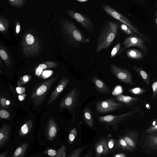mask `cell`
Segmentation results:
<instances>
[{
	"label": "cell",
	"instance_id": "obj_1",
	"mask_svg": "<svg viewBox=\"0 0 157 157\" xmlns=\"http://www.w3.org/2000/svg\"><path fill=\"white\" fill-rule=\"evenodd\" d=\"M118 27V23L109 20L103 22L97 44V53L108 48L112 43L117 36Z\"/></svg>",
	"mask_w": 157,
	"mask_h": 157
},
{
	"label": "cell",
	"instance_id": "obj_2",
	"mask_svg": "<svg viewBox=\"0 0 157 157\" xmlns=\"http://www.w3.org/2000/svg\"><path fill=\"white\" fill-rule=\"evenodd\" d=\"M58 76L56 75L35 86L32 92L31 99L35 105L38 106L43 103L48 91L57 80Z\"/></svg>",
	"mask_w": 157,
	"mask_h": 157
},
{
	"label": "cell",
	"instance_id": "obj_3",
	"mask_svg": "<svg viewBox=\"0 0 157 157\" xmlns=\"http://www.w3.org/2000/svg\"><path fill=\"white\" fill-rule=\"evenodd\" d=\"M102 7L104 10L108 14L127 25L137 35L142 38L144 40L148 43H150V39L141 33L138 28L126 17L107 4H103L102 5Z\"/></svg>",
	"mask_w": 157,
	"mask_h": 157
},
{
	"label": "cell",
	"instance_id": "obj_4",
	"mask_svg": "<svg viewBox=\"0 0 157 157\" xmlns=\"http://www.w3.org/2000/svg\"><path fill=\"white\" fill-rule=\"evenodd\" d=\"M79 96L78 87H74L62 99L60 104L61 108L73 112L78 105Z\"/></svg>",
	"mask_w": 157,
	"mask_h": 157
},
{
	"label": "cell",
	"instance_id": "obj_5",
	"mask_svg": "<svg viewBox=\"0 0 157 157\" xmlns=\"http://www.w3.org/2000/svg\"><path fill=\"white\" fill-rule=\"evenodd\" d=\"M123 48L119 51L121 53L123 49L132 47H136L140 49L145 56L148 53V50L144 40L137 35H131L126 37L123 43Z\"/></svg>",
	"mask_w": 157,
	"mask_h": 157
},
{
	"label": "cell",
	"instance_id": "obj_6",
	"mask_svg": "<svg viewBox=\"0 0 157 157\" xmlns=\"http://www.w3.org/2000/svg\"><path fill=\"white\" fill-rule=\"evenodd\" d=\"M123 105L122 103L116 102L114 99L110 98L97 101L96 110L98 113H105L120 109Z\"/></svg>",
	"mask_w": 157,
	"mask_h": 157
},
{
	"label": "cell",
	"instance_id": "obj_7",
	"mask_svg": "<svg viewBox=\"0 0 157 157\" xmlns=\"http://www.w3.org/2000/svg\"><path fill=\"white\" fill-rule=\"evenodd\" d=\"M111 73L119 80L128 85H135L130 72L126 68L111 64L110 65Z\"/></svg>",
	"mask_w": 157,
	"mask_h": 157
},
{
	"label": "cell",
	"instance_id": "obj_8",
	"mask_svg": "<svg viewBox=\"0 0 157 157\" xmlns=\"http://www.w3.org/2000/svg\"><path fill=\"white\" fill-rule=\"evenodd\" d=\"M67 13L70 17L79 23L86 30L93 32L95 30V26L90 18L80 13L69 10Z\"/></svg>",
	"mask_w": 157,
	"mask_h": 157
},
{
	"label": "cell",
	"instance_id": "obj_9",
	"mask_svg": "<svg viewBox=\"0 0 157 157\" xmlns=\"http://www.w3.org/2000/svg\"><path fill=\"white\" fill-rule=\"evenodd\" d=\"M136 112L135 110H132L118 116L108 115L104 116H98V118L99 121L101 123L108 125H114L128 119Z\"/></svg>",
	"mask_w": 157,
	"mask_h": 157
},
{
	"label": "cell",
	"instance_id": "obj_10",
	"mask_svg": "<svg viewBox=\"0 0 157 157\" xmlns=\"http://www.w3.org/2000/svg\"><path fill=\"white\" fill-rule=\"evenodd\" d=\"M69 79L63 76L51 94L48 101L49 104L55 100L65 88L69 82Z\"/></svg>",
	"mask_w": 157,
	"mask_h": 157
},
{
	"label": "cell",
	"instance_id": "obj_11",
	"mask_svg": "<svg viewBox=\"0 0 157 157\" xmlns=\"http://www.w3.org/2000/svg\"><path fill=\"white\" fill-rule=\"evenodd\" d=\"M57 132V125L52 117L49 119L47 125L46 133L48 139L52 140L56 136Z\"/></svg>",
	"mask_w": 157,
	"mask_h": 157
},
{
	"label": "cell",
	"instance_id": "obj_12",
	"mask_svg": "<svg viewBox=\"0 0 157 157\" xmlns=\"http://www.w3.org/2000/svg\"><path fill=\"white\" fill-rule=\"evenodd\" d=\"M108 142V140L102 139L99 141L96 144L95 148L97 157H99L107 153L109 150Z\"/></svg>",
	"mask_w": 157,
	"mask_h": 157
},
{
	"label": "cell",
	"instance_id": "obj_13",
	"mask_svg": "<svg viewBox=\"0 0 157 157\" xmlns=\"http://www.w3.org/2000/svg\"><path fill=\"white\" fill-rule=\"evenodd\" d=\"M92 81L95 87L99 93L107 94L111 92V90L110 88L102 80L98 79L96 75L93 76Z\"/></svg>",
	"mask_w": 157,
	"mask_h": 157
},
{
	"label": "cell",
	"instance_id": "obj_14",
	"mask_svg": "<svg viewBox=\"0 0 157 157\" xmlns=\"http://www.w3.org/2000/svg\"><path fill=\"white\" fill-rule=\"evenodd\" d=\"M10 127L7 124H4L0 129V148L2 147L7 141L10 133Z\"/></svg>",
	"mask_w": 157,
	"mask_h": 157
},
{
	"label": "cell",
	"instance_id": "obj_15",
	"mask_svg": "<svg viewBox=\"0 0 157 157\" xmlns=\"http://www.w3.org/2000/svg\"><path fill=\"white\" fill-rule=\"evenodd\" d=\"M137 134L135 132L131 131L122 137L127 144L133 149H135L137 140Z\"/></svg>",
	"mask_w": 157,
	"mask_h": 157
},
{
	"label": "cell",
	"instance_id": "obj_16",
	"mask_svg": "<svg viewBox=\"0 0 157 157\" xmlns=\"http://www.w3.org/2000/svg\"><path fill=\"white\" fill-rule=\"evenodd\" d=\"M116 100L123 104L129 105L138 100V98L129 96L118 94L115 96Z\"/></svg>",
	"mask_w": 157,
	"mask_h": 157
},
{
	"label": "cell",
	"instance_id": "obj_17",
	"mask_svg": "<svg viewBox=\"0 0 157 157\" xmlns=\"http://www.w3.org/2000/svg\"><path fill=\"white\" fill-rule=\"evenodd\" d=\"M83 117L86 124L90 127L93 128L94 124L93 117L91 110L89 107H86L84 109Z\"/></svg>",
	"mask_w": 157,
	"mask_h": 157
},
{
	"label": "cell",
	"instance_id": "obj_18",
	"mask_svg": "<svg viewBox=\"0 0 157 157\" xmlns=\"http://www.w3.org/2000/svg\"><path fill=\"white\" fill-rule=\"evenodd\" d=\"M133 68L144 80L146 85H148L150 82V77L147 73L141 67L136 65H135Z\"/></svg>",
	"mask_w": 157,
	"mask_h": 157
},
{
	"label": "cell",
	"instance_id": "obj_19",
	"mask_svg": "<svg viewBox=\"0 0 157 157\" xmlns=\"http://www.w3.org/2000/svg\"><path fill=\"white\" fill-rule=\"evenodd\" d=\"M146 138L147 145L150 148L157 150V134H150Z\"/></svg>",
	"mask_w": 157,
	"mask_h": 157
},
{
	"label": "cell",
	"instance_id": "obj_20",
	"mask_svg": "<svg viewBox=\"0 0 157 157\" xmlns=\"http://www.w3.org/2000/svg\"><path fill=\"white\" fill-rule=\"evenodd\" d=\"M127 56L130 59L140 60L144 57V54L140 51L135 49H129L126 52Z\"/></svg>",
	"mask_w": 157,
	"mask_h": 157
},
{
	"label": "cell",
	"instance_id": "obj_21",
	"mask_svg": "<svg viewBox=\"0 0 157 157\" xmlns=\"http://www.w3.org/2000/svg\"><path fill=\"white\" fill-rule=\"evenodd\" d=\"M66 147L64 145L57 150L51 149L48 151V155L52 157H63L66 150Z\"/></svg>",
	"mask_w": 157,
	"mask_h": 157
},
{
	"label": "cell",
	"instance_id": "obj_22",
	"mask_svg": "<svg viewBox=\"0 0 157 157\" xmlns=\"http://www.w3.org/2000/svg\"><path fill=\"white\" fill-rule=\"evenodd\" d=\"M33 125V121L29 120L24 124L21 127L19 132V135L23 136L28 133L32 129Z\"/></svg>",
	"mask_w": 157,
	"mask_h": 157
},
{
	"label": "cell",
	"instance_id": "obj_23",
	"mask_svg": "<svg viewBox=\"0 0 157 157\" xmlns=\"http://www.w3.org/2000/svg\"><path fill=\"white\" fill-rule=\"evenodd\" d=\"M27 143H24L14 151L12 157H23L28 147Z\"/></svg>",
	"mask_w": 157,
	"mask_h": 157
},
{
	"label": "cell",
	"instance_id": "obj_24",
	"mask_svg": "<svg viewBox=\"0 0 157 157\" xmlns=\"http://www.w3.org/2000/svg\"><path fill=\"white\" fill-rule=\"evenodd\" d=\"M118 144L119 146L124 149L130 151H133V149L127 144L122 137L119 139Z\"/></svg>",
	"mask_w": 157,
	"mask_h": 157
},
{
	"label": "cell",
	"instance_id": "obj_25",
	"mask_svg": "<svg viewBox=\"0 0 157 157\" xmlns=\"http://www.w3.org/2000/svg\"><path fill=\"white\" fill-rule=\"evenodd\" d=\"M120 28L122 31L126 34L130 36L137 35L127 25L122 24L120 25Z\"/></svg>",
	"mask_w": 157,
	"mask_h": 157
},
{
	"label": "cell",
	"instance_id": "obj_26",
	"mask_svg": "<svg viewBox=\"0 0 157 157\" xmlns=\"http://www.w3.org/2000/svg\"><path fill=\"white\" fill-rule=\"evenodd\" d=\"M77 134V130L76 128H74L71 130L68 136L69 142L71 144L74 141Z\"/></svg>",
	"mask_w": 157,
	"mask_h": 157
},
{
	"label": "cell",
	"instance_id": "obj_27",
	"mask_svg": "<svg viewBox=\"0 0 157 157\" xmlns=\"http://www.w3.org/2000/svg\"><path fill=\"white\" fill-rule=\"evenodd\" d=\"M130 92L135 94H141L145 92V89L139 87H136L128 90Z\"/></svg>",
	"mask_w": 157,
	"mask_h": 157
},
{
	"label": "cell",
	"instance_id": "obj_28",
	"mask_svg": "<svg viewBox=\"0 0 157 157\" xmlns=\"http://www.w3.org/2000/svg\"><path fill=\"white\" fill-rule=\"evenodd\" d=\"M121 46V44L118 43L116 44L113 48L110 54V58L114 57L119 52Z\"/></svg>",
	"mask_w": 157,
	"mask_h": 157
},
{
	"label": "cell",
	"instance_id": "obj_29",
	"mask_svg": "<svg viewBox=\"0 0 157 157\" xmlns=\"http://www.w3.org/2000/svg\"><path fill=\"white\" fill-rule=\"evenodd\" d=\"M151 87L152 89V99H154L157 95V80L153 83Z\"/></svg>",
	"mask_w": 157,
	"mask_h": 157
},
{
	"label": "cell",
	"instance_id": "obj_30",
	"mask_svg": "<svg viewBox=\"0 0 157 157\" xmlns=\"http://www.w3.org/2000/svg\"><path fill=\"white\" fill-rule=\"evenodd\" d=\"M145 132L147 133H155L157 132V124L147 128L145 131Z\"/></svg>",
	"mask_w": 157,
	"mask_h": 157
},
{
	"label": "cell",
	"instance_id": "obj_31",
	"mask_svg": "<svg viewBox=\"0 0 157 157\" xmlns=\"http://www.w3.org/2000/svg\"><path fill=\"white\" fill-rule=\"evenodd\" d=\"M82 149L81 147L74 150L68 157H79Z\"/></svg>",
	"mask_w": 157,
	"mask_h": 157
},
{
	"label": "cell",
	"instance_id": "obj_32",
	"mask_svg": "<svg viewBox=\"0 0 157 157\" xmlns=\"http://www.w3.org/2000/svg\"><path fill=\"white\" fill-rule=\"evenodd\" d=\"M10 116L9 112L5 110H1L0 111V117L3 119H7Z\"/></svg>",
	"mask_w": 157,
	"mask_h": 157
},
{
	"label": "cell",
	"instance_id": "obj_33",
	"mask_svg": "<svg viewBox=\"0 0 157 157\" xmlns=\"http://www.w3.org/2000/svg\"><path fill=\"white\" fill-rule=\"evenodd\" d=\"M26 40L28 44H31L34 43V38L31 34H28L26 36Z\"/></svg>",
	"mask_w": 157,
	"mask_h": 157
},
{
	"label": "cell",
	"instance_id": "obj_34",
	"mask_svg": "<svg viewBox=\"0 0 157 157\" xmlns=\"http://www.w3.org/2000/svg\"><path fill=\"white\" fill-rule=\"evenodd\" d=\"M0 55L1 58L3 60H6L8 57L7 54L5 51L1 50L0 51Z\"/></svg>",
	"mask_w": 157,
	"mask_h": 157
},
{
	"label": "cell",
	"instance_id": "obj_35",
	"mask_svg": "<svg viewBox=\"0 0 157 157\" xmlns=\"http://www.w3.org/2000/svg\"><path fill=\"white\" fill-rule=\"evenodd\" d=\"M156 10L154 16L155 25L157 29V2L155 3Z\"/></svg>",
	"mask_w": 157,
	"mask_h": 157
},
{
	"label": "cell",
	"instance_id": "obj_36",
	"mask_svg": "<svg viewBox=\"0 0 157 157\" xmlns=\"http://www.w3.org/2000/svg\"><path fill=\"white\" fill-rule=\"evenodd\" d=\"M29 76L25 75L21 78V81L24 83L28 82L30 80Z\"/></svg>",
	"mask_w": 157,
	"mask_h": 157
},
{
	"label": "cell",
	"instance_id": "obj_37",
	"mask_svg": "<svg viewBox=\"0 0 157 157\" xmlns=\"http://www.w3.org/2000/svg\"><path fill=\"white\" fill-rule=\"evenodd\" d=\"M114 142L113 139L111 138L108 142V145L109 148L111 149L114 145Z\"/></svg>",
	"mask_w": 157,
	"mask_h": 157
},
{
	"label": "cell",
	"instance_id": "obj_38",
	"mask_svg": "<svg viewBox=\"0 0 157 157\" xmlns=\"http://www.w3.org/2000/svg\"><path fill=\"white\" fill-rule=\"evenodd\" d=\"M51 74V71H45L43 73V75L45 76H49Z\"/></svg>",
	"mask_w": 157,
	"mask_h": 157
},
{
	"label": "cell",
	"instance_id": "obj_39",
	"mask_svg": "<svg viewBox=\"0 0 157 157\" xmlns=\"http://www.w3.org/2000/svg\"><path fill=\"white\" fill-rule=\"evenodd\" d=\"M114 157H126V156L124 154L118 153L115 155Z\"/></svg>",
	"mask_w": 157,
	"mask_h": 157
},
{
	"label": "cell",
	"instance_id": "obj_40",
	"mask_svg": "<svg viewBox=\"0 0 157 157\" xmlns=\"http://www.w3.org/2000/svg\"><path fill=\"white\" fill-rule=\"evenodd\" d=\"M8 152L7 151L2 152L0 154V157H7Z\"/></svg>",
	"mask_w": 157,
	"mask_h": 157
},
{
	"label": "cell",
	"instance_id": "obj_41",
	"mask_svg": "<svg viewBox=\"0 0 157 157\" xmlns=\"http://www.w3.org/2000/svg\"><path fill=\"white\" fill-rule=\"evenodd\" d=\"M38 67L41 68L42 70L44 69H46L47 67V65L44 64H40Z\"/></svg>",
	"mask_w": 157,
	"mask_h": 157
},
{
	"label": "cell",
	"instance_id": "obj_42",
	"mask_svg": "<svg viewBox=\"0 0 157 157\" xmlns=\"http://www.w3.org/2000/svg\"><path fill=\"white\" fill-rule=\"evenodd\" d=\"M20 26L19 25H17L16 28V32L17 33H19L20 31Z\"/></svg>",
	"mask_w": 157,
	"mask_h": 157
},
{
	"label": "cell",
	"instance_id": "obj_43",
	"mask_svg": "<svg viewBox=\"0 0 157 157\" xmlns=\"http://www.w3.org/2000/svg\"><path fill=\"white\" fill-rule=\"evenodd\" d=\"M136 1L138 2V3H139L141 4L145 5H144L145 4V3L144 0H137Z\"/></svg>",
	"mask_w": 157,
	"mask_h": 157
},
{
	"label": "cell",
	"instance_id": "obj_44",
	"mask_svg": "<svg viewBox=\"0 0 157 157\" xmlns=\"http://www.w3.org/2000/svg\"><path fill=\"white\" fill-rule=\"evenodd\" d=\"M5 29V28L4 26L2 24H0V31H3Z\"/></svg>",
	"mask_w": 157,
	"mask_h": 157
},
{
	"label": "cell",
	"instance_id": "obj_45",
	"mask_svg": "<svg viewBox=\"0 0 157 157\" xmlns=\"http://www.w3.org/2000/svg\"><path fill=\"white\" fill-rule=\"evenodd\" d=\"M88 1V0H76V1L80 2H84Z\"/></svg>",
	"mask_w": 157,
	"mask_h": 157
},
{
	"label": "cell",
	"instance_id": "obj_46",
	"mask_svg": "<svg viewBox=\"0 0 157 157\" xmlns=\"http://www.w3.org/2000/svg\"><path fill=\"white\" fill-rule=\"evenodd\" d=\"M153 125H155L157 124V118L155 119V120L153 121Z\"/></svg>",
	"mask_w": 157,
	"mask_h": 157
},
{
	"label": "cell",
	"instance_id": "obj_47",
	"mask_svg": "<svg viewBox=\"0 0 157 157\" xmlns=\"http://www.w3.org/2000/svg\"><path fill=\"white\" fill-rule=\"evenodd\" d=\"M91 152H90L85 157H91Z\"/></svg>",
	"mask_w": 157,
	"mask_h": 157
},
{
	"label": "cell",
	"instance_id": "obj_48",
	"mask_svg": "<svg viewBox=\"0 0 157 157\" xmlns=\"http://www.w3.org/2000/svg\"><path fill=\"white\" fill-rule=\"evenodd\" d=\"M156 61H157V56H156Z\"/></svg>",
	"mask_w": 157,
	"mask_h": 157
}]
</instances>
